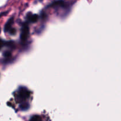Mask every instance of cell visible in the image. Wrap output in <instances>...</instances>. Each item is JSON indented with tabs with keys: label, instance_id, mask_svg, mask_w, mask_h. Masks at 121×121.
Masks as SVG:
<instances>
[{
	"label": "cell",
	"instance_id": "3957f363",
	"mask_svg": "<svg viewBox=\"0 0 121 121\" xmlns=\"http://www.w3.org/2000/svg\"><path fill=\"white\" fill-rule=\"evenodd\" d=\"M3 55H4V56L8 57V56H10L11 53H9V52H4V53Z\"/></svg>",
	"mask_w": 121,
	"mask_h": 121
},
{
	"label": "cell",
	"instance_id": "7a4b0ae2",
	"mask_svg": "<svg viewBox=\"0 0 121 121\" xmlns=\"http://www.w3.org/2000/svg\"><path fill=\"white\" fill-rule=\"evenodd\" d=\"M12 23H13V19H9V21L7 22V23L6 24L5 26V32H7V31H8V30L9 29Z\"/></svg>",
	"mask_w": 121,
	"mask_h": 121
},
{
	"label": "cell",
	"instance_id": "277c9868",
	"mask_svg": "<svg viewBox=\"0 0 121 121\" xmlns=\"http://www.w3.org/2000/svg\"><path fill=\"white\" fill-rule=\"evenodd\" d=\"M2 45H3V42H2V40H1V39H0V49H1L2 48Z\"/></svg>",
	"mask_w": 121,
	"mask_h": 121
},
{
	"label": "cell",
	"instance_id": "5b68a950",
	"mask_svg": "<svg viewBox=\"0 0 121 121\" xmlns=\"http://www.w3.org/2000/svg\"><path fill=\"white\" fill-rule=\"evenodd\" d=\"M0 33H1V28H0Z\"/></svg>",
	"mask_w": 121,
	"mask_h": 121
},
{
	"label": "cell",
	"instance_id": "6da1fadb",
	"mask_svg": "<svg viewBox=\"0 0 121 121\" xmlns=\"http://www.w3.org/2000/svg\"><path fill=\"white\" fill-rule=\"evenodd\" d=\"M27 90H25V89H21L19 92V97H20V99L24 100L26 99V97H27Z\"/></svg>",
	"mask_w": 121,
	"mask_h": 121
}]
</instances>
